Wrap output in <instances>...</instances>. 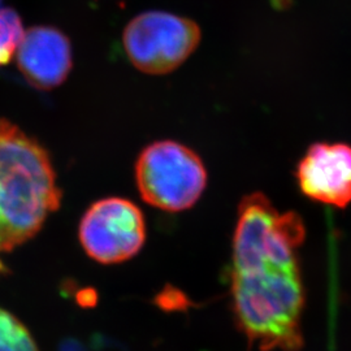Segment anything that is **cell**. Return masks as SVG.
Returning <instances> with one entry per match:
<instances>
[{
    "label": "cell",
    "instance_id": "1",
    "mask_svg": "<svg viewBox=\"0 0 351 351\" xmlns=\"http://www.w3.org/2000/svg\"><path fill=\"white\" fill-rule=\"evenodd\" d=\"M304 237L301 216L280 213L262 193L241 202L233 236L232 301L239 329L259 350L303 346L298 250Z\"/></svg>",
    "mask_w": 351,
    "mask_h": 351
},
{
    "label": "cell",
    "instance_id": "2",
    "mask_svg": "<svg viewBox=\"0 0 351 351\" xmlns=\"http://www.w3.org/2000/svg\"><path fill=\"white\" fill-rule=\"evenodd\" d=\"M60 201L49 154L17 126L0 120V252L34 237Z\"/></svg>",
    "mask_w": 351,
    "mask_h": 351
},
{
    "label": "cell",
    "instance_id": "3",
    "mask_svg": "<svg viewBox=\"0 0 351 351\" xmlns=\"http://www.w3.org/2000/svg\"><path fill=\"white\" fill-rule=\"evenodd\" d=\"M136 180L146 203L167 213H181L199 201L207 186V171L185 145L159 141L141 152Z\"/></svg>",
    "mask_w": 351,
    "mask_h": 351
},
{
    "label": "cell",
    "instance_id": "4",
    "mask_svg": "<svg viewBox=\"0 0 351 351\" xmlns=\"http://www.w3.org/2000/svg\"><path fill=\"white\" fill-rule=\"evenodd\" d=\"M123 42L132 64L147 75L177 69L201 42V29L193 20L162 11L143 12L124 30Z\"/></svg>",
    "mask_w": 351,
    "mask_h": 351
},
{
    "label": "cell",
    "instance_id": "5",
    "mask_svg": "<svg viewBox=\"0 0 351 351\" xmlns=\"http://www.w3.org/2000/svg\"><path fill=\"white\" fill-rule=\"evenodd\" d=\"M78 237L93 261L123 263L136 256L146 241L145 217L133 202L104 198L82 216Z\"/></svg>",
    "mask_w": 351,
    "mask_h": 351
},
{
    "label": "cell",
    "instance_id": "6",
    "mask_svg": "<svg viewBox=\"0 0 351 351\" xmlns=\"http://www.w3.org/2000/svg\"><path fill=\"white\" fill-rule=\"evenodd\" d=\"M302 193L320 203L345 208L351 202V147L315 143L297 169Z\"/></svg>",
    "mask_w": 351,
    "mask_h": 351
},
{
    "label": "cell",
    "instance_id": "7",
    "mask_svg": "<svg viewBox=\"0 0 351 351\" xmlns=\"http://www.w3.org/2000/svg\"><path fill=\"white\" fill-rule=\"evenodd\" d=\"M16 53L20 71L36 88H58L72 69L69 39L51 26H37L25 32Z\"/></svg>",
    "mask_w": 351,
    "mask_h": 351
},
{
    "label": "cell",
    "instance_id": "8",
    "mask_svg": "<svg viewBox=\"0 0 351 351\" xmlns=\"http://www.w3.org/2000/svg\"><path fill=\"white\" fill-rule=\"evenodd\" d=\"M0 351H39L25 326L3 308H0Z\"/></svg>",
    "mask_w": 351,
    "mask_h": 351
},
{
    "label": "cell",
    "instance_id": "9",
    "mask_svg": "<svg viewBox=\"0 0 351 351\" xmlns=\"http://www.w3.org/2000/svg\"><path fill=\"white\" fill-rule=\"evenodd\" d=\"M21 19L12 10H0V65L10 63L24 38Z\"/></svg>",
    "mask_w": 351,
    "mask_h": 351
}]
</instances>
